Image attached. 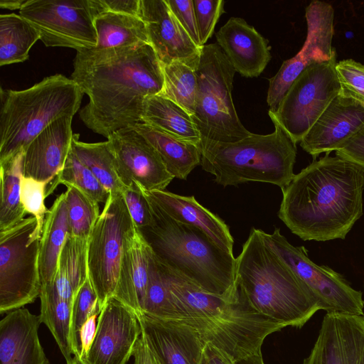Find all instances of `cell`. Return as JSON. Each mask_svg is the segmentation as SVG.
I'll use <instances>...</instances> for the list:
<instances>
[{"mask_svg":"<svg viewBox=\"0 0 364 364\" xmlns=\"http://www.w3.org/2000/svg\"><path fill=\"white\" fill-rule=\"evenodd\" d=\"M235 70L217 43L204 45L196 71L192 118L202 140L223 143L251 134L241 122L232 97Z\"/></svg>","mask_w":364,"mask_h":364,"instance_id":"cell-7","label":"cell"},{"mask_svg":"<svg viewBox=\"0 0 364 364\" xmlns=\"http://www.w3.org/2000/svg\"><path fill=\"white\" fill-rule=\"evenodd\" d=\"M50 183L47 196L60 183L77 188L98 203L105 204L110 194L92 171L77 158L72 146L63 168Z\"/></svg>","mask_w":364,"mask_h":364,"instance_id":"cell-35","label":"cell"},{"mask_svg":"<svg viewBox=\"0 0 364 364\" xmlns=\"http://www.w3.org/2000/svg\"><path fill=\"white\" fill-rule=\"evenodd\" d=\"M215 38L230 64L242 76H259L271 60L268 41L242 18H229Z\"/></svg>","mask_w":364,"mask_h":364,"instance_id":"cell-21","label":"cell"},{"mask_svg":"<svg viewBox=\"0 0 364 364\" xmlns=\"http://www.w3.org/2000/svg\"><path fill=\"white\" fill-rule=\"evenodd\" d=\"M79 138V134H74L72 140V148L77 158L109 193L121 192L124 186L119 177L109 141L87 143Z\"/></svg>","mask_w":364,"mask_h":364,"instance_id":"cell-33","label":"cell"},{"mask_svg":"<svg viewBox=\"0 0 364 364\" xmlns=\"http://www.w3.org/2000/svg\"><path fill=\"white\" fill-rule=\"evenodd\" d=\"M99 301L89 277L80 287L75 296L73 303L71 331L74 356H80V331L88 318L95 314H100Z\"/></svg>","mask_w":364,"mask_h":364,"instance_id":"cell-38","label":"cell"},{"mask_svg":"<svg viewBox=\"0 0 364 364\" xmlns=\"http://www.w3.org/2000/svg\"><path fill=\"white\" fill-rule=\"evenodd\" d=\"M138 16L149 45L161 65L185 60L201 52L170 10L166 0H140Z\"/></svg>","mask_w":364,"mask_h":364,"instance_id":"cell-18","label":"cell"},{"mask_svg":"<svg viewBox=\"0 0 364 364\" xmlns=\"http://www.w3.org/2000/svg\"><path fill=\"white\" fill-rule=\"evenodd\" d=\"M69 234L65 193L54 201L46 215L39 247V272L42 287L55 276L60 251Z\"/></svg>","mask_w":364,"mask_h":364,"instance_id":"cell-27","label":"cell"},{"mask_svg":"<svg viewBox=\"0 0 364 364\" xmlns=\"http://www.w3.org/2000/svg\"><path fill=\"white\" fill-rule=\"evenodd\" d=\"M266 243L292 269L310 289L319 310L326 314L364 315V300L360 291L353 289L343 277L325 265L313 262L304 246L296 247L283 236L279 228L272 234L261 230Z\"/></svg>","mask_w":364,"mask_h":364,"instance_id":"cell-11","label":"cell"},{"mask_svg":"<svg viewBox=\"0 0 364 364\" xmlns=\"http://www.w3.org/2000/svg\"><path fill=\"white\" fill-rule=\"evenodd\" d=\"M200 44L213 36L215 25L225 12L223 0H193Z\"/></svg>","mask_w":364,"mask_h":364,"instance_id":"cell-41","label":"cell"},{"mask_svg":"<svg viewBox=\"0 0 364 364\" xmlns=\"http://www.w3.org/2000/svg\"><path fill=\"white\" fill-rule=\"evenodd\" d=\"M83 92L61 74L23 90H0V164L23 153L48 125L79 110Z\"/></svg>","mask_w":364,"mask_h":364,"instance_id":"cell-6","label":"cell"},{"mask_svg":"<svg viewBox=\"0 0 364 364\" xmlns=\"http://www.w3.org/2000/svg\"><path fill=\"white\" fill-rule=\"evenodd\" d=\"M303 364H364V315L326 314Z\"/></svg>","mask_w":364,"mask_h":364,"instance_id":"cell-16","label":"cell"},{"mask_svg":"<svg viewBox=\"0 0 364 364\" xmlns=\"http://www.w3.org/2000/svg\"><path fill=\"white\" fill-rule=\"evenodd\" d=\"M66 187L69 235L88 239L100 215L98 203L74 186Z\"/></svg>","mask_w":364,"mask_h":364,"instance_id":"cell-36","label":"cell"},{"mask_svg":"<svg viewBox=\"0 0 364 364\" xmlns=\"http://www.w3.org/2000/svg\"><path fill=\"white\" fill-rule=\"evenodd\" d=\"M147 198L152 223L138 230L156 259L209 293L223 295L236 289L233 254L220 248L198 228L173 219Z\"/></svg>","mask_w":364,"mask_h":364,"instance_id":"cell-4","label":"cell"},{"mask_svg":"<svg viewBox=\"0 0 364 364\" xmlns=\"http://www.w3.org/2000/svg\"><path fill=\"white\" fill-rule=\"evenodd\" d=\"M70 78L89 97L80 118L107 139L141 122L145 100L159 95L164 82L161 63L149 43L80 50Z\"/></svg>","mask_w":364,"mask_h":364,"instance_id":"cell-1","label":"cell"},{"mask_svg":"<svg viewBox=\"0 0 364 364\" xmlns=\"http://www.w3.org/2000/svg\"><path fill=\"white\" fill-rule=\"evenodd\" d=\"M336 155L348 159L364 168V129L350 140Z\"/></svg>","mask_w":364,"mask_h":364,"instance_id":"cell-45","label":"cell"},{"mask_svg":"<svg viewBox=\"0 0 364 364\" xmlns=\"http://www.w3.org/2000/svg\"><path fill=\"white\" fill-rule=\"evenodd\" d=\"M364 129V107L339 93L299 142L314 158L343 148Z\"/></svg>","mask_w":364,"mask_h":364,"instance_id":"cell-17","label":"cell"},{"mask_svg":"<svg viewBox=\"0 0 364 364\" xmlns=\"http://www.w3.org/2000/svg\"><path fill=\"white\" fill-rule=\"evenodd\" d=\"M146 196L173 219L194 226L215 243L232 253L233 238L228 226L218 216L204 208L194 196H183L166 191H145Z\"/></svg>","mask_w":364,"mask_h":364,"instance_id":"cell-23","label":"cell"},{"mask_svg":"<svg viewBox=\"0 0 364 364\" xmlns=\"http://www.w3.org/2000/svg\"><path fill=\"white\" fill-rule=\"evenodd\" d=\"M107 141L124 186L134 181L145 191H164L174 178L152 145L132 127L114 132Z\"/></svg>","mask_w":364,"mask_h":364,"instance_id":"cell-14","label":"cell"},{"mask_svg":"<svg viewBox=\"0 0 364 364\" xmlns=\"http://www.w3.org/2000/svg\"><path fill=\"white\" fill-rule=\"evenodd\" d=\"M39 316L26 308L0 321V364H49L38 337Z\"/></svg>","mask_w":364,"mask_h":364,"instance_id":"cell-22","label":"cell"},{"mask_svg":"<svg viewBox=\"0 0 364 364\" xmlns=\"http://www.w3.org/2000/svg\"><path fill=\"white\" fill-rule=\"evenodd\" d=\"M136 230L122 192L110 193L87 242L88 277L100 310L114 296L123 253Z\"/></svg>","mask_w":364,"mask_h":364,"instance_id":"cell-9","label":"cell"},{"mask_svg":"<svg viewBox=\"0 0 364 364\" xmlns=\"http://www.w3.org/2000/svg\"><path fill=\"white\" fill-rule=\"evenodd\" d=\"M307 33L301 50L283 62L278 72L269 80L267 102L274 111L297 77L310 65L330 59L336 53L332 46L334 35V9L326 2L313 1L306 8Z\"/></svg>","mask_w":364,"mask_h":364,"instance_id":"cell-13","label":"cell"},{"mask_svg":"<svg viewBox=\"0 0 364 364\" xmlns=\"http://www.w3.org/2000/svg\"><path fill=\"white\" fill-rule=\"evenodd\" d=\"M42 232L33 215L0 231V313L31 304L40 296L39 247Z\"/></svg>","mask_w":364,"mask_h":364,"instance_id":"cell-8","label":"cell"},{"mask_svg":"<svg viewBox=\"0 0 364 364\" xmlns=\"http://www.w3.org/2000/svg\"><path fill=\"white\" fill-rule=\"evenodd\" d=\"M98 315L100 314H95L90 316L82 326L80 331V353L79 357L82 360L86 358L94 341L97 325L96 318Z\"/></svg>","mask_w":364,"mask_h":364,"instance_id":"cell-46","label":"cell"},{"mask_svg":"<svg viewBox=\"0 0 364 364\" xmlns=\"http://www.w3.org/2000/svg\"><path fill=\"white\" fill-rule=\"evenodd\" d=\"M88 239L68 235L60 251L57 272L47 289L60 298L73 302L75 294L88 277Z\"/></svg>","mask_w":364,"mask_h":364,"instance_id":"cell-26","label":"cell"},{"mask_svg":"<svg viewBox=\"0 0 364 364\" xmlns=\"http://www.w3.org/2000/svg\"><path fill=\"white\" fill-rule=\"evenodd\" d=\"M200 53L193 57L161 65L164 87L159 95L174 102L191 116L194 112L197 89L196 71Z\"/></svg>","mask_w":364,"mask_h":364,"instance_id":"cell-31","label":"cell"},{"mask_svg":"<svg viewBox=\"0 0 364 364\" xmlns=\"http://www.w3.org/2000/svg\"><path fill=\"white\" fill-rule=\"evenodd\" d=\"M39 297L40 321L47 326L68 363L75 355L71 331L73 302L63 299L45 288H41Z\"/></svg>","mask_w":364,"mask_h":364,"instance_id":"cell-32","label":"cell"},{"mask_svg":"<svg viewBox=\"0 0 364 364\" xmlns=\"http://www.w3.org/2000/svg\"><path fill=\"white\" fill-rule=\"evenodd\" d=\"M236 364H264L262 353H258L257 354L250 355L244 359L238 360L236 362Z\"/></svg>","mask_w":364,"mask_h":364,"instance_id":"cell-50","label":"cell"},{"mask_svg":"<svg viewBox=\"0 0 364 364\" xmlns=\"http://www.w3.org/2000/svg\"><path fill=\"white\" fill-rule=\"evenodd\" d=\"M94 24L97 35L96 49L149 43L144 23L139 16L104 12L95 18Z\"/></svg>","mask_w":364,"mask_h":364,"instance_id":"cell-29","label":"cell"},{"mask_svg":"<svg viewBox=\"0 0 364 364\" xmlns=\"http://www.w3.org/2000/svg\"><path fill=\"white\" fill-rule=\"evenodd\" d=\"M340 94L364 107V64L348 58L336 63Z\"/></svg>","mask_w":364,"mask_h":364,"instance_id":"cell-39","label":"cell"},{"mask_svg":"<svg viewBox=\"0 0 364 364\" xmlns=\"http://www.w3.org/2000/svg\"><path fill=\"white\" fill-rule=\"evenodd\" d=\"M364 168L326 154L282 188L279 219L304 240L345 239L362 216Z\"/></svg>","mask_w":364,"mask_h":364,"instance_id":"cell-2","label":"cell"},{"mask_svg":"<svg viewBox=\"0 0 364 364\" xmlns=\"http://www.w3.org/2000/svg\"><path fill=\"white\" fill-rule=\"evenodd\" d=\"M67 364H87V363L79 356H74L73 360Z\"/></svg>","mask_w":364,"mask_h":364,"instance_id":"cell-51","label":"cell"},{"mask_svg":"<svg viewBox=\"0 0 364 364\" xmlns=\"http://www.w3.org/2000/svg\"><path fill=\"white\" fill-rule=\"evenodd\" d=\"M336 53L309 65L294 81L272 114L297 144L341 91Z\"/></svg>","mask_w":364,"mask_h":364,"instance_id":"cell-10","label":"cell"},{"mask_svg":"<svg viewBox=\"0 0 364 364\" xmlns=\"http://www.w3.org/2000/svg\"><path fill=\"white\" fill-rule=\"evenodd\" d=\"M26 1V0H1L0 7L11 10L17 9L20 10Z\"/></svg>","mask_w":364,"mask_h":364,"instance_id":"cell-49","label":"cell"},{"mask_svg":"<svg viewBox=\"0 0 364 364\" xmlns=\"http://www.w3.org/2000/svg\"><path fill=\"white\" fill-rule=\"evenodd\" d=\"M131 127L152 145L167 171L174 178L186 180L192 170L200 164V146L180 140L143 122L136 123Z\"/></svg>","mask_w":364,"mask_h":364,"instance_id":"cell-25","label":"cell"},{"mask_svg":"<svg viewBox=\"0 0 364 364\" xmlns=\"http://www.w3.org/2000/svg\"><path fill=\"white\" fill-rule=\"evenodd\" d=\"M22 154L0 164V231L8 230L27 214L21 202Z\"/></svg>","mask_w":364,"mask_h":364,"instance_id":"cell-34","label":"cell"},{"mask_svg":"<svg viewBox=\"0 0 364 364\" xmlns=\"http://www.w3.org/2000/svg\"><path fill=\"white\" fill-rule=\"evenodd\" d=\"M149 246L136 228L123 253L113 296L136 316L143 311L149 281Z\"/></svg>","mask_w":364,"mask_h":364,"instance_id":"cell-24","label":"cell"},{"mask_svg":"<svg viewBox=\"0 0 364 364\" xmlns=\"http://www.w3.org/2000/svg\"><path fill=\"white\" fill-rule=\"evenodd\" d=\"M203 364H207V363H206V361H205V357H204V359H203Z\"/></svg>","mask_w":364,"mask_h":364,"instance_id":"cell-52","label":"cell"},{"mask_svg":"<svg viewBox=\"0 0 364 364\" xmlns=\"http://www.w3.org/2000/svg\"><path fill=\"white\" fill-rule=\"evenodd\" d=\"M168 288L159 270L150 248L149 281L142 314L161 319H169L176 314Z\"/></svg>","mask_w":364,"mask_h":364,"instance_id":"cell-37","label":"cell"},{"mask_svg":"<svg viewBox=\"0 0 364 364\" xmlns=\"http://www.w3.org/2000/svg\"><path fill=\"white\" fill-rule=\"evenodd\" d=\"M97 16L104 12L136 16L140 0H92Z\"/></svg>","mask_w":364,"mask_h":364,"instance_id":"cell-44","label":"cell"},{"mask_svg":"<svg viewBox=\"0 0 364 364\" xmlns=\"http://www.w3.org/2000/svg\"><path fill=\"white\" fill-rule=\"evenodd\" d=\"M19 15L39 32L47 47L95 48L97 16L92 0H26Z\"/></svg>","mask_w":364,"mask_h":364,"instance_id":"cell-12","label":"cell"},{"mask_svg":"<svg viewBox=\"0 0 364 364\" xmlns=\"http://www.w3.org/2000/svg\"><path fill=\"white\" fill-rule=\"evenodd\" d=\"M141 335L135 312L112 296L100 311L95 337L84 360L87 364H126Z\"/></svg>","mask_w":364,"mask_h":364,"instance_id":"cell-15","label":"cell"},{"mask_svg":"<svg viewBox=\"0 0 364 364\" xmlns=\"http://www.w3.org/2000/svg\"><path fill=\"white\" fill-rule=\"evenodd\" d=\"M49 183L40 181L32 178L22 176L21 180V202L27 213L36 218L38 228L42 232L48 210L44 200L46 196V186Z\"/></svg>","mask_w":364,"mask_h":364,"instance_id":"cell-40","label":"cell"},{"mask_svg":"<svg viewBox=\"0 0 364 364\" xmlns=\"http://www.w3.org/2000/svg\"><path fill=\"white\" fill-rule=\"evenodd\" d=\"M204 357L207 364H236L228 354L210 343L205 346Z\"/></svg>","mask_w":364,"mask_h":364,"instance_id":"cell-48","label":"cell"},{"mask_svg":"<svg viewBox=\"0 0 364 364\" xmlns=\"http://www.w3.org/2000/svg\"><path fill=\"white\" fill-rule=\"evenodd\" d=\"M274 129L268 134H251L223 143L202 140L200 166L223 186L249 181L277 185L281 189L292 181L296 143L270 114Z\"/></svg>","mask_w":364,"mask_h":364,"instance_id":"cell-5","label":"cell"},{"mask_svg":"<svg viewBox=\"0 0 364 364\" xmlns=\"http://www.w3.org/2000/svg\"><path fill=\"white\" fill-rule=\"evenodd\" d=\"M38 30L16 14L0 15V65L26 61L35 43L40 40Z\"/></svg>","mask_w":364,"mask_h":364,"instance_id":"cell-30","label":"cell"},{"mask_svg":"<svg viewBox=\"0 0 364 364\" xmlns=\"http://www.w3.org/2000/svg\"><path fill=\"white\" fill-rule=\"evenodd\" d=\"M73 118L58 119L30 143L22 154L23 176L48 183L55 178L71 149Z\"/></svg>","mask_w":364,"mask_h":364,"instance_id":"cell-20","label":"cell"},{"mask_svg":"<svg viewBox=\"0 0 364 364\" xmlns=\"http://www.w3.org/2000/svg\"><path fill=\"white\" fill-rule=\"evenodd\" d=\"M236 259V281L250 304L285 327L301 328L319 310L313 294L253 228Z\"/></svg>","mask_w":364,"mask_h":364,"instance_id":"cell-3","label":"cell"},{"mask_svg":"<svg viewBox=\"0 0 364 364\" xmlns=\"http://www.w3.org/2000/svg\"><path fill=\"white\" fill-rule=\"evenodd\" d=\"M133 356L134 364H161L142 333L135 346Z\"/></svg>","mask_w":364,"mask_h":364,"instance_id":"cell-47","label":"cell"},{"mask_svg":"<svg viewBox=\"0 0 364 364\" xmlns=\"http://www.w3.org/2000/svg\"><path fill=\"white\" fill-rule=\"evenodd\" d=\"M170 10L178 21L181 26L200 48L199 34L193 9V0H166Z\"/></svg>","mask_w":364,"mask_h":364,"instance_id":"cell-43","label":"cell"},{"mask_svg":"<svg viewBox=\"0 0 364 364\" xmlns=\"http://www.w3.org/2000/svg\"><path fill=\"white\" fill-rule=\"evenodd\" d=\"M121 192L136 228L141 230L149 226L152 223L151 208L142 188L133 181Z\"/></svg>","mask_w":364,"mask_h":364,"instance_id":"cell-42","label":"cell"},{"mask_svg":"<svg viewBox=\"0 0 364 364\" xmlns=\"http://www.w3.org/2000/svg\"><path fill=\"white\" fill-rule=\"evenodd\" d=\"M136 316L141 333L161 364H203L206 343L193 328L144 314Z\"/></svg>","mask_w":364,"mask_h":364,"instance_id":"cell-19","label":"cell"},{"mask_svg":"<svg viewBox=\"0 0 364 364\" xmlns=\"http://www.w3.org/2000/svg\"><path fill=\"white\" fill-rule=\"evenodd\" d=\"M141 122L183 141L200 145L201 135L192 116L168 98L160 95L148 97L144 102Z\"/></svg>","mask_w":364,"mask_h":364,"instance_id":"cell-28","label":"cell"}]
</instances>
